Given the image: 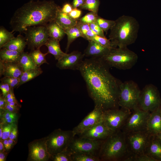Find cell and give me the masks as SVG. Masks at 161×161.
<instances>
[{
	"instance_id": "15",
	"label": "cell",
	"mask_w": 161,
	"mask_h": 161,
	"mask_svg": "<svg viewBox=\"0 0 161 161\" xmlns=\"http://www.w3.org/2000/svg\"><path fill=\"white\" fill-rule=\"evenodd\" d=\"M103 111L100 108L95 106L90 112L72 131L75 136H79L97 123L103 121Z\"/></svg>"
},
{
	"instance_id": "20",
	"label": "cell",
	"mask_w": 161,
	"mask_h": 161,
	"mask_svg": "<svg viewBox=\"0 0 161 161\" xmlns=\"http://www.w3.org/2000/svg\"><path fill=\"white\" fill-rule=\"evenodd\" d=\"M147 130L152 135L161 132V106L150 112L147 124Z\"/></svg>"
},
{
	"instance_id": "60",
	"label": "cell",
	"mask_w": 161,
	"mask_h": 161,
	"mask_svg": "<svg viewBox=\"0 0 161 161\" xmlns=\"http://www.w3.org/2000/svg\"><path fill=\"white\" fill-rule=\"evenodd\" d=\"M84 0L85 1H86V0Z\"/></svg>"
},
{
	"instance_id": "7",
	"label": "cell",
	"mask_w": 161,
	"mask_h": 161,
	"mask_svg": "<svg viewBox=\"0 0 161 161\" xmlns=\"http://www.w3.org/2000/svg\"><path fill=\"white\" fill-rule=\"evenodd\" d=\"M72 130H55L46 136V145L49 153L51 155L66 150L75 137Z\"/></svg>"
},
{
	"instance_id": "49",
	"label": "cell",
	"mask_w": 161,
	"mask_h": 161,
	"mask_svg": "<svg viewBox=\"0 0 161 161\" xmlns=\"http://www.w3.org/2000/svg\"><path fill=\"white\" fill-rule=\"evenodd\" d=\"M84 0H73L72 7L73 8H77L82 5L84 3Z\"/></svg>"
},
{
	"instance_id": "48",
	"label": "cell",
	"mask_w": 161,
	"mask_h": 161,
	"mask_svg": "<svg viewBox=\"0 0 161 161\" xmlns=\"http://www.w3.org/2000/svg\"><path fill=\"white\" fill-rule=\"evenodd\" d=\"M72 6L70 4L66 3L61 8V10L64 13L69 14L72 10Z\"/></svg>"
},
{
	"instance_id": "33",
	"label": "cell",
	"mask_w": 161,
	"mask_h": 161,
	"mask_svg": "<svg viewBox=\"0 0 161 161\" xmlns=\"http://www.w3.org/2000/svg\"><path fill=\"white\" fill-rule=\"evenodd\" d=\"M100 3L99 0H86L79 7L81 9L88 10L97 14Z\"/></svg>"
},
{
	"instance_id": "27",
	"label": "cell",
	"mask_w": 161,
	"mask_h": 161,
	"mask_svg": "<svg viewBox=\"0 0 161 161\" xmlns=\"http://www.w3.org/2000/svg\"><path fill=\"white\" fill-rule=\"evenodd\" d=\"M42 72L43 71L40 67L23 72L19 78V83L18 87L23 84L34 79L41 74Z\"/></svg>"
},
{
	"instance_id": "28",
	"label": "cell",
	"mask_w": 161,
	"mask_h": 161,
	"mask_svg": "<svg viewBox=\"0 0 161 161\" xmlns=\"http://www.w3.org/2000/svg\"><path fill=\"white\" fill-rule=\"evenodd\" d=\"M19 64L23 71L38 68L34 62L30 54L23 52L19 59Z\"/></svg>"
},
{
	"instance_id": "56",
	"label": "cell",
	"mask_w": 161,
	"mask_h": 161,
	"mask_svg": "<svg viewBox=\"0 0 161 161\" xmlns=\"http://www.w3.org/2000/svg\"><path fill=\"white\" fill-rule=\"evenodd\" d=\"M4 100L6 103H9L14 101H18L15 96L7 99H4Z\"/></svg>"
},
{
	"instance_id": "53",
	"label": "cell",
	"mask_w": 161,
	"mask_h": 161,
	"mask_svg": "<svg viewBox=\"0 0 161 161\" xmlns=\"http://www.w3.org/2000/svg\"><path fill=\"white\" fill-rule=\"evenodd\" d=\"M14 96H15L13 92V88L11 87L10 91L7 94V96L4 97V98L7 99Z\"/></svg>"
},
{
	"instance_id": "59",
	"label": "cell",
	"mask_w": 161,
	"mask_h": 161,
	"mask_svg": "<svg viewBox=\"0 0 161 161\" xmlns=\"http://www.w3.org/2000/svg\"><path fill=\"white\" fill-rule=\"evenodd\" d=\"M156 135L161 140V132Z\"/></svg>"
},
{
	"instance_id": "55",
	"label": "cell",
	"mask_w": 161,
	"mask_h": 161,
	"mask_svg": "<svg viewBox=\"0 0 161 161\" xmlns=\"http://www.w3.org/2000/svg\"><path fill=\"white\" fill-rule=\"evenodd\" d=\"M8 142L9 144V149L10 150L12 148L13 146L16 144V142L15 140L8 139Z\"/></svg>"
},
{
	"instance_id": "19",
	"label": "cell",
	"mask_w": 161,
	"mask_h": 161,
	"mask_svg": "<svg viewBox=\"0 0 161 161\" xmlns=\"http://www.w3.org/2000/svg\"><path fill=\"white\" fill-rule=\"evenodd\" d=\"M88 41V45L83 53L85 57L101 58L112 49L105 47L93 40Z\"/></svg>"
},
{
	"instance_id": "16",
	"label": "cell",
	"mask_w": 161,
	"mask_h": 161,
	"mask_svg": "<svg viewBox=\"0 0 161 161\" xmlns=\"http://www.w3.org/2000/svg\"><path fill=\"white\" fill-rule=\"evenodd\" d=\"M85 57L83 53L78 51H74L66 54L56 64V66L61 69L78 70Z\"/></svg>"
},
{
	"instance_id": "26",
	"label": "cell",
	"mask_w": 161,
	"mask_h": 161,
	"mask_svg": "<svg viewBox=\"0 0 161 161\" xmlns=\"http://www.w3.org/2000/svg\"><path fill=\"white\" fill-rule=\"evenodd\" d=\"M22 52L2 48L0 51V60L4 62L18 63Z\"/></svg>"
},
{
	"instance_id": "30",
	"label": "cell",
	"mask_w": 161,
	"mask_h": 161,
	"mask_svg": "<svg viewBox=\"0 0 161 161\" xmlns=\"http://www.w3.org/2000/svg\"><path fill=\"white\" fill-rule=\"evenodd\" d=\"M30 54L35 65L38 67L44 63L49 64L46 60V56L49 54L47 52L45 53H42L40 49H33Z\"/></svg>"
},
{
	"instance_id": "54",
	"label": "cell",
	"mask_w": 161,
	"mask_h": 161,
	"mask_svg": "<svg viewBox=\"0 0 161 161\" xmlns=\"http://www.w3.org/2000/svg\"><path fill=\"white\" fill-rule=\"evenodd\" d=\"M2 140L3 145L6 150L7 151H9V149L8 142V139Z\"/></svg>"
},
{
	"instance_id": "21",
	"label": "cell",
	"mask_w": 161,
	"mask_h": 161,
	"mask_svg": "<svg viewBox=\"0 0 161 161\" xmlns=\"http://www.w3.org/2000/svg\"><path fill=\"white\" fill-rule=\"evenodd\" d=\"M145 153L155 161H161V140L156 135H152Z\"/></svg>"
},
{
	"instance_id": "22",
	"label": "cell",
	"mask_w": 161,
	"mask_h": 161,
	"mask_svg": "<svg viewBox=\"0 0 161 161\" xmlns=\"http://www.w3.org/2000/svg\"><path fill=\"white\" fill-rule=\"evenodd\" d=\"M55 21L64 30L76 26L78 20L71 18L69 14L63 12L61 8L57 13Z\"/></svg>"
},
{
	"instance_id": "58",
	"label": "cell",
	"mask_w": 161,
	"mask_h": 161,
	"mask_svg": "<svg viewBox=\"0 0 161 161\" xmlns=\"http://www.w3.org/2000/svg\"><path fill=\"white\" fill-rule=\"evenodd\" d=\"M4 123L1 122H0V139L1 140V139L2 135V129H3V126L4 125Z\"/></svg>"
},
{
	"instance_id": "32",
	"label": "cell",
	"mask_w": 161,
	"mask_h": 161,
	"mask_svg": "<svg viewBox=\"0 0 161 161\" xmlns=\"http://www.w3.org/2000/svg\"><path fill=\"white\" fill-rule=\"evenodd\" d=\"M72 161H100L99 157L91 154L85 153H72Z\"/></svg>"
},
{
	"instance_id": "12",
	"label": "cell",
	"mask_w": 161,
	"mask_h": 161,
	"mask_svg": "<svg viewBox=\"0 0 161 161\" xmlns=\"http://www.w3.org/2000/svg\"><path fill=\"white\" fill-rule=\"evenodd\" d=\"M103 141L80 137L77 139L74 137L70 143L68 149L72 153H87L98 157Z\"/></svg>"
},
{
	"instance_id": "1",
	"label": "cell",
	"mask_w": 161,
	"mask_h": 161,
	"mask_svg": "<svg viewBox=\"0 0 161 161\" xmlns=\"http://www.w3.org/2000/svg\"><path fill=\"white\" fill-rule=\"evenodd\" d=\"M110 68L101 58H89L83 60L78 70L95 106L103 111L119 107L121 82L111 73Z\"/></svg>"
},
{
	"instance_id": "25",
	"label": "cell",
	"mask_w": 161,
	"mask_h": 161,
	"mask_svg": "<svg viewBox=\"0 0 161 161\" xmlns=\"http://www.w3.org/2000/svg\"><path fill=\"white\" fill-rule=\"evenodd\" d=\"M50 38L60 41L66 34L64 30L55 21L50 22L46 26Z\"/></svg>"
},
{
	"instance_id": "8",
	"label": "cell",
	"mask_w": 161,
	"mask_h": 161,
	"mask_svg": "<svg viewBox=\"0 0 161 161\" xmlns=\"http://www.w3.org/2000/svg\"><path fill=\"white\" fill-rule=\"evenodd\" d=\"M125 134L129 153L128 157L145 153L152 135L147 130L130 132Z\"/></svg>"
},
{
	"instance_id": "17",
	"label": "cell",
	"mask_w": 161,
	"mask_h": 161,
	"mask_svg": "<svg viewBox=\"0 0 161 161\" xmlns=\"http://www.w3.org/2000/svg\"><path fill=\"white\" fill-rule=\"evenodd\" d=\"M113 133L102 121L85 131L79 136L92 140H104Z\"/></svg>"
},
{
	"instance_id": "40",
	"label": "cell",
	"mask_w": 161,
	"mask_h": 161,
	"mask_svg": "<svg viewBox=\"0 0 161 161\" xmlns=\"http://www.w3.org/2000/svg\"><path fill=\"white\" fill-rule=\"evenodd\" d=\"M1 81L2 82L8 84L11 87L14 89L18 87L19 83V78L4 76L1 79Z\"/></svg>"
},
{
	"instance_id": "34",
	"label": "cell",
	"mask_w": 161,
	"mask_h": 161,
	"mask_svg": "<svg viewBox=\"0 0 161 161\" xmlns=\"http://www.w3.org/2000/svg\"><path fill=\"white\" fill-rule=\"evenodd\" d=\"M96 22L104 32L106 34L114 25L115 21L103 18L98 16Z\"/></svg>"
},
{
	"instance_id": "2",
	"label": "cell",
	"mask_w": 161,
	"mask_h": 161,
	"mask_svg": "<svg viewBox=\"0 0 161 161\" xmlns=\"http://www.w3.org/2000/svg\"><path fill=\"white\" fill-rule=\"evenodd\" d=\"M60 8L53 1L31 0L18 9L11 18L12 31L21 33L29 27L46 26L55 20Z\"/></svg>"
},
{
	"instance_id": "13",
	"label": "cell",
	"mask_w": 161,
	"mask_h": 161,
	"mask_svg": "<svg viewBox=\"0 0 161 161\" xmlns=\"http://www.w3.org/2000/svg\"><path fill=\"white\" fill-rule=\"evenodd\" d=\"M24 32L27 44L32 50L45 45L49 38L46 26L29 27Z\"/></svg>"
},
{
	"instance_id": "29",
	"label": "cell",
	"mask_w": 161,
	"mask_h": 161,
	"mask_svg": "<svg viewBox=\"0 0 161 161\" xmlns=\"http://www.w3.org/2000/svg\"><path fill=\"white\" fill-rule=\"evenodd\" d=\"M64 30L67 36V42L66 49V53H67L72 43L79 37L83 38V35L76 25L66 29Z\"/></svg>"
},
{
	"instance_id": "43",
	"label": "cell",
	"mask_w": 161,
	"mask_h": 161,
	"mask_svg": "<svg viewBox=\"0 0 161 161\" xmlns=\"http://www.w3.org/2000/svg\"><path fill=\"white\" fill-rule=\"evenodd\" d=\"M90 29L97 35L103 37H106L104 32L97 23L94 22L89 24Z\"/></svg>"
},
{
	"instance_id": "5",
	"label": "cell",
	"mask_w": 161,
	"mask_h": 161,
	"mask_svg": "<svg viewBox=\"0 0 161 161\" xmlns=\"http://www.w3.org/2000/svg\"><path fill=\"white\" fill-rule=\"evenodd\" d=\"M101 58L110 67L126 70L131 68L135 64L138 56L127 47H117L111 49Z\"/></svg>"
},
{
	"instance_id": "24",
	"label": "cell",
	"mask_w": 161,
	"mask_h": 161,
	"mask_svg": "<svg viewBox=\"0 0 161 161\" xmlns=\"http://www.w3.org/2000/svg\"><path fill=\"white\" fill-rule=\"evenodd\" d=\"M59 40L49 38L45 45L48 49V52L54 57L56 60L58 61L65 55L67 53L64 52L61 50Z\"/></svg>"
},
{
	"instance_id": "9",
	"label": "cell",
	"mask_w": 161,
	"mask_h": 161,
	"mask_svg": "<svg viewBox=\"0 0 161 161\" xmlns=\"http://www.w3.org/2000/svg\"><path fill=\"white\" fill-rule=\"evenodd\" d=\"M150 112L137 107L132 111L121 130L125 134L147 130V124Z\"/></svg>"
},
{
	"instance_id": "4",
	"label": "cell",
	"mask_w": 161,
	"mask_h": 161,
	"mask_svg": "<svg viewBox=\"0 0 161 161\" xmlns=\"http://www.w3.org/2000/svg\"><path fill=\"white\" fill-rule=\"evenodd\" d=\"M129 155L126 134L120 130L103 141L98 157L100 161H124Z\"/></svg>"
},
{
	"instance_id": "14",
	"label": "cell",
	"mask_w": 161,
	"mask_h": 161,
	"mask_svg": "<svg viewBox=\"0 0 161 161\" xmlns=\"http://www.w3.org/2000/svg\"><path fill=\"white\" fill-rule=\"evenodd\" d=\"M46 137L34 140L28 144L27 161H48L51 155L48 151L46 145Z\"/></svg>"
},
{
	"instance_id": "57",
	"label": "cell",
	"mask_w": 161,
	"mask_h": 161,
	"mask_svg": "<svg viewBox=\"0 0 161 161\" xmlns=\"http://www.w3.org/2000/svg\"><path fill=\"white\" fill-rule=\"evenodd\" d=\"M5 151L6 150L3 145L2 140H1L0 141V152H2Z\"/></svg>"
},
{
	"instance_id": "50",
	"label": "cell",
	"mask_w": 161,
	"mask_h": 161,
	"mask_svg": "<svg viewBox=\"0 0 161 161\" xmlns=\"http://www.w3.org/2000/svg\"><path fill=\"white\" fill-rule=\"evenodd\" d=\"M95 35L94 32L90 29L86 34L84 38L89 41L91 40L92 38Z\"/></svg>"
},
{
	"instance_id": "39",
	"label": "cell",
	"mask_w": 161,
	"mask_h": 161,
	"mask_svg": "<svg viewBox=\"0 0 161 161\" xmlns=\"http://www.w3.org/2000/svg\"><path fill=\"white\" fill-rule=\"evenodd\" d=\"M98 16L97 14L90 11L80 18L78 20L82 22L89 24L96 22Z\"/></svg>"
},
{
	"instance_id": "37",
	"label": "cell",
	"mask_w": 161,
	"mask_h": 161,
	"mask_svg": "<svg viewBox=\"0 0 161 161\" xmlns=\"http://www.w3.org/2000/svg\"><path fill=\"white\" fill-rule=\"evenodd\" d=\"M91 40H93L101 45L110 49H112L117 48L114 46L109 39L107 38L106 37H103L95 35L92 38Z\"/></svg>"
},
{
	"instance_id": "45",
	"label": "cell",
	"mask_w": 161,
	"mask_h": 161,
	"mask_svg": "<svg viewBox=\"0 0 161 161\" xmlns=\"http://www.w3.org/2000/svg\"><path fill=\"white\" fill-rule=\"evenodd\" d=\"M81 14V10L73 8L72 11L69 14V15L72 18L77 20L80 16Z\"/></svg>"
},
{
	"instance_id": "11",
	"label": "cell",
	"mask_w": 161,
	"mask_h": 161,
	"mask_svg": "<svg viewBox=\"0 0 161 161\" xmlns=\"http://www.w3.org/2000/svg\"><path fill=\"white\" fill-rule=\"evenodd\" d=\"M131 111L120 109H109L103 111V122L114 133L120 130Z\"/></svg>"
},
{
	"instance_id": "23",
	"label": "cell",
	"mask_w": 161,
	"mask_h": 161,
	"mask_svg": "<svg viewBox=\"0 0 161 161\" xmlns=\"http://www.w3.org/2000/svg\"><path fill=\"white\" fill-rule=\"evenodd\" d=\"M23 36L19 35L10 40L1 48L22 52L27 44Z\"/></svg>"
},
{
	"instance_id": "38",
	"label": "cell",
	"mask_w": 161,
	"mask_h": 161,
	"mask_svg": "<svg viewBox=\"0 0 161 161\" xmlns=\"http://www.w3.org/2000/svg\"><path fill=\"white\" fill-rule=\"evenodd\" d=\"M124 161H155V160L145 153L130 156L127 157Z\"/></svg>"
},
{
	"instance_id": "42",
	"label": "cell",
	"mask_w": 161,
	"mask_h": 161,
	"mask_svg": "<svg viewBox=\"0 0 161 161\" xmlns=\"http://www.w3.org/2000/svg\"><path fill=\"white\" fill-rule=\"evenodd\" d=\"M76 25L82 33L84 38L87 32L90 29L89 24L78 20Z\"/></svg>"
},
{
	"instance_id": "10",
	"label": "cell",
	"mask_w": 161,
	"mask_h": 161,
	"mask_svg": "<svg viewBox=\"0 0 161 161\" xmlns=\"http://www.w3.org/2000/svg\"><path fill=\"white\" fill-rule=\"evenodd\" d=\"M161 105V99L157 89L152 84L146 85L141 91L138 107L151 112Z\"/></svg>"
},
{
	"instance_id": "3",
	"label": "cell",
	"mask_w": 161,
	"mask_h": 161,
	"mask_svg": "<svg viewBox=\"0 0 161 161\" xmlns=\"http://www.w3.org/2000/svg\"><path fill=\"white\" fill-rule=\"evenodd\" d=\"M115 21L109 36L114 46L116 47L125 48L134 43L140 28L137 20L133 16L123 15Z\"/></svg>"
},
{
	"instance_id": "41",
	"label": "cell",
	"mask_w": 161,
	"mask_h": 161,
	"mask_svg": "<svg viewBox=\"0 0 161 161\" xmlns=\"http://www.w3.org/2000/svg\"><path fill=\"white\" fill-rule=\"evenodd\" d=\"M16 124V123H14L5 124V126H4L3 125L2 135L1 140H4L9 138L11 130Z\"/></svg>"
},
{
	"instance_id": "47",
	"label": "cell",
	"mask_w": 161,
	"mask_h": 161,
	"mask_svg": "<svg viewBox=\"0 0 161 161\" xmlns=\"http://www.w3.org/2000/svg\"><path fill=\"white\" fill-rule=\"evenodd\" d=\"M19 107H20L17 106L11 105L6 103L4 109L11 112L17 113Z\"/></svg>"
},
{
	"instance_id": "52",
	"label": "cell",
	"mask_w": 161,
	"mask_h": 161,
	"mask_svg": "<svg viewBox=\"0 0 161 161\" xmlns=\"http://www.w3.org/2000/svg\"><path fill=\"white\" fill-rule=\"evenodd\" d=\"M8 154V152H6V151L0 152V161H6Z\"/></svg>"
},
{
	"instance_id": "18",
	"label": "cell",
	"mask_w": 161,
	"mask_h": 161,
	"mask_svg": "<svg viewBox=\"0 0 161 161\" xmlns=\"http://www.w3.org/2000/svg\"><path fill=\"white\" fill-rule=\"evenodd\" d=\"M23 72L18 63L7 62L0 60V75L19 78Z\"/></svg>"
},
{
	"instance_id": "51",
	"label": "cell",
	"mask_w": 161,
	"mask_h": 161,
	"mask_svg": "<svg viewBox=\"0 0 161 161\" xmlns=\"http://www.w3.org/2000/svg\"><path fill=\"white\" fill-rule=\"evenodd\" d=\"M6 102L5 101L4 98L2 95H0V109H4L5 106Z\"/></svg>"
},
{
	"instance_id": "31",
	"label": "cell",
	"mask_w": 161,
	"mask_h": 161,
	"mask_svg": "<svg viewBox=\"0 0 161 161\" xmlns=\"http://www.w3.org/2000/svg\"><path fill=\"white\" fill-rule=\"evenodd\" d=\"M0 110L1 122L4 124L16 123L17 122L18 117L17 113L11 112L5 109Z\"/></svg>"
},
{
	"instance_id": "61",
	"label": "cell",
	"mask_w": 161,
	"mask_h": 161,
	"mask_svg": "<svg viewBox=\"0 0 161 161\" xmlns=\"http://www.w3.org/2000/svg\"></svg>"
},
{
	"instance_id": "35",
	"label": "cell",
	"mask_w": 161,
	"mask_h": 161,
	"mask_svg": "<svg viewBox=\"0 0 161 161\" xmlns=\"http://www.w3.org/2000/svg\"><path fill=\"white\" fill-rule=\"evenodd\" d=\"M72 153L68 149L64 151L52 155L51 160L53 161H72Z\"/></svg>"
},
{
	"instance_id": "6",
	"label": "cell",
	"mask_w": 161,
	"mask_h": 161,
	"mask_svg": "<svg viewBox=\"0 0 161 161\" xmlns=\"http://www.w3.org/2000/svg\"><path fill=\"white\" fill-rule=\"evenodd\" d=\"M141 91L137 83L133 81L121 82L118 97L119 107L131 111L138 107Z\"/></svg>"
},
{
	"instance_id": "46",
	"label": "cell",
	"mask_w": 161,
	"mask_h": 161,
	"mask_svg": "<svg viewBox=\"0 0 161 161\" xmlns=\"http://www.w3.org/2000/svg\"><path fill=\"white\" fill-rule=\"evenodd\" d=\"M18 132L17 126L16 124L11 130L9 138L16 141L17 137Z\"/></svg>"
},
{
	"instance_id": "44",
	"label": "cell",
	"mask_w": 161,
	"mask_h": 161,
	"mask_svg": "<svg viewBox=\"0 0 161 161\" xmlns=\"http://www.w3.org/2000/svg\"><path fill=\"white\" fill-rule=\"evenodd\" d=\"M11 88V87L8 84L1 82L0 84V89L2 92V96L4 98L7 96Z\"/></svg>"
},
{
	"instance_id": "36",
	"label": "cell",
	"mask_w": 161,
	"mask_h": 161,
	"mask_svg": "<svg viewBox=\"0 0 161 161\" xmlns=\"http://www.w3.org/2000/svg\"><path fill=\"white\" fill-rule=\"evenodd\" d=\"M14 37L13 34L4 27L0 29V48L2 47L10 40Z\"/></svg>"
}]
</instances>
